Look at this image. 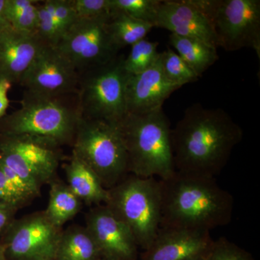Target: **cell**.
<instances>
[{"instance_id":"obj_24","label":"cell","mask_w":260,"mask_h":260,"mask_svg":"<svg viewBox=\"0 0 260 260\" xmlns=\"http://www.w3.org/2000/svg\"><path fill=\"white\" fill-rule=\"evenodd\" d=\"M158 45V42L144 39L131 46L129 55L124 59V68L127 75L139 74L151 67L160 55Z\"/></svg>"},{"instance_id":"obj_7","label":"cell","mask_w":260,"mask_h":260,"mask_svg":"<svg viewBox=\"0 0 260 260\" xmlns=\"http://www.w3.org/2000/svg\"><path fill=\"white\" fill-rule=\"evenodd\" d=\"M123 56L80 73L78 104L82 119L118 124L126 114L128 75Z\"/></svg>"},{"instance_id":"obj_28","label":"cell","mask_w":260,"mask_h":260,"mask_svg":"<svg viewBox=\"0 0 260 260\" xmlns=\"http://www.w3.org/2000/svg\"><path fill=\"white\" fill-rule=\"evenodd\" d=\"M203 260H254L249 252L224 237L213 241Z\"/></svg>"},{"instance_id":"obj_20","label":"cell","mask_w":260,"mask_h":260,"mask_svg":"<svg viewBox=\"0 0 260 260\" xmlns=\"http://www.w3.org/2000/svg\"><path fill=\"white\" fill-rule=\"evenodd\" d=\"M169 44L199 78L218 59L216 48L199 39L171 34Z\"/></svg>"},{"instance_id":"obj_10","label":"cell","mask_w":260,"mask_h":260,"mask_svg":"<svg viewBox=\"0 0 260 260\" xmlns=\"http://www.w3.org/2000/svg\"><path fill=\"white\" fill-rule=\"evenodd\" d=\"M110 15L77 19L58 43L56 49L78 73L107 64L119 55L109 31Z\"/></svg>"},{"instance_id":"obj_33","label":"cell","mask_w":260,"mask_h":260,"mask_svg":"<svg viewBox=\"0 0 260 260\" xmlns=\"http://www.w3.org/2000/svg\"><path fill=\"white\" fill-rule=\"evenodd\" d=\"M11 85L12 84L6 80H0V119L6 115L7 110L9 107L8 91Z\"/></svg>"},{"instance_id":"obj_32","label":"cell","mask_w":260,"mask_h":260,"mask_svg":"<svg viewBox=\"0 0 260 260\" xmlns=\"http://www.w3.org/2000/svg\"><path fill=\"white\" fill-rule=\"evenodd\" d=\"M18 208L0 200V237L14 221Z\"/></svg>"},{"instance_id":"obj_18","label":"cell","mask_w":260,"mask_h":260,"mask_svg":"<svg viewBox=\"0 0 260 260\" xmlns=\"http://www.w3.org/2000/svg\"><path fill=\"white\" fill-rule=\"evenodd\" d=\"M67 184L82 203L88 205L105 204L108 189L95 172L79 158L72 155L63 165Z\"/></svg>"},{"instance_id":"obj_17","label":"cell","mask_w":260,"mask_h":260,"mask_svg":"<svg viewBox=\"0 0 260 260\" xmlns=\"http://www.w3.org/2000/svg\"><path fill=\"white\" fill-rule=\"evenodd\" d=\"M37 35L7 29L0 34V80L19 84L24 73L44 46Z\"/></svg>"},{"instance_id":"obj_31","label":"cell","mask_w":260,"mask_h":260,"mask_svg":"<svg viewBox=\"0 0 260 260\" xmlns=\"http://www.w3.org/2000/svg\"><path fill=\"white\" fill-rule=\"evenodd\" d=\"M0 200L14 205L18 209L25 206L11 183L5 175L1 167H0Z\"/></svg>"},{"instance_id":"obj_16","label":"cell","mask_w":260,"mask_h":260,"mask_svg":"<svg viewBox=\"0 0 260 260\" xmlns=\"http://www.w3.org/2000/svg\"><path fill=\"white\" fill-rule=\"evenodd\" d=\"M179 88L164 75L160 52L158 59L148 69L138 75H128L126 114H147L161 109L168 98Z\"/></svg>"},{"instance_id":"obj_3","label":"cell","mask_w":260,"mask_h":260,"mask_svg":"<svg viewBox=\"0 0 260 260\" xmlns=\"http://www.w3.org/2000/svg\"><path fill=\"white\" fill-rule=\"evenodd\" d=\"M128 158L129 174L167 179L176 172L172 129L164 110L126 114L118 124Z\"/></svg>"},{"instance_id":"obj_12","label":"cell","mask_w":260,"mask_h":260,"mask_svg":"<svg viewBox=\"0 0 260 260\" xmlns=\"http://www.w3.org/2000/svg\"><path fill=\"white\" fill-rule=\"evenodd\" d=\"M80 73L56 47L45 45L26 70L19 85L24 90L51 95L78 93Z\"/></svg>"},{"instance_id":"obj_35","label":"cell","mask_w":260,"mask_h":260,"mask_svg":"<svg viewBox=\"0 0 260 260\" xmlns=\"http://www.w3.org/2000/svg\"><path fill=\"white\" fill-rule=\"evenodd\" d=\"M0 260H8L5 255L4 247L1 244H0Z\"/></svg>"},{"instance_id":"obj_2","label":"cell","mask_w":260,"mask_h":260,"mask_svg":"<svg viewBox=\"0 0 260 260\" xmlns=\"http://www.w3.org/2000/svg\"><path fill=\"white\" fill-rule=\"evenodd\" d=\"M162 211L160 228L210 232L232 220L234 200L215 178L186 175L176 172L159 179Z\"/></svg>"},{"instance_id":"obj_19","label":"cell","mask_w":260,"mask_h":260,"mask_svg":"<svg viewBox=\"0 0 260 260\" xmlns=\"http://www.w3.org/2000/svg\"><path fill=\"white\" fill-rule=\"evenodd\" d=\"M100 251L85 226L70 225L61 232L54 260H102Z\"/></svg>"},{"instance_id":"obj_22","label":"cell","mask_w":260,"mask_h":260,"mask_svg":"<svg viewBox=\"0 0 260 260\" xmlns=\"http://www.w3.org/2000/svg\"><path fill=\"white\" fill-rule=\"evenodd\" d=\"M153 28L151 23L121 12L112 11L109 18V31L119 50L145 39Z\"/></svg>"},{"instance_id":"obj_26","label":"cell","mask_w":260,"mask_h":260,"mask_svg":"<svg viewBox=\"0 0 260 260\" xmlns=\"http://www.w3.org/2000/svg\"><path fill=\"white\" fill-rule=\"evenodd\" d=\"M37 36L46 44L56 47L61 35L54 16V0L39 1Z\"/></svg>"},{"instance_id":"obj_36","label":"cell","mask_w":260,"mask_h":260,"mask_svg":"<svg viewBox=\"0 0 260 260\" xmlns=\"http://www.w3.org/2000/svg\"><path fill=\"white\" fill-rule=\"evenodd\" d=\"M102 260H104V259H102Z\"/></svg>"},{"instance_id":"obj_34","label":"cell","mask_w":260,"mask_h":260,"mask_svg":"<svg viewBox=\"0 0 260 260\" xmlns=\"http://www.w3.org/2000/svg\"><path fill=\"white\" fill-rule=\"evenodd\" d=\"M7 0H0V34L11 28L7 15Z\"/></svg>"},{"instance_id":"obj_8","label":"cell","mask_w":260,"mask_h":260,"mask_svg":"<svg viewBox=\"0 0 260 260\" xmlns=\"http://www.w3.org/2000/svg\"><path fill=\"white\" fill-rule=\"evenodd\" d=\"M63 157L61 145L50 138L0 134V158L39 192L43 186L57 177Z\"/></svg>"},{"instance_id":"obj_25","label":"cell","mask_w":260,"mask_h":260,"mask_svg":"<svg viewBox=\"0 0 260 260\" xmlns=\"http://www.w3.org/2000/svg\"><path fill=\"white\" fill-rule=\"evenodd\" d=\"M160 59L164 75L171 83L179 88L200 79L180 56L171 48L160 52Z\"/></svg>"},{"instance_id":"obj_14","label":"cell","mask_w":260,"mask_h":260,"mask_svg":"<svg viewBox=\"0 0 260 260\" xmlns=\"http://www.w3.org/2000/svg\"><path fill=\"white\" fill-rule=\"evenodd\" d=\"M154 28L180 37L193 38L218 49V43L209 20L193 0H160L152 21Z\"/></svg>"},{"instance_id":"obj_5","label":"cell","mask_w":260,"mask_h":260,"mask_svg":"<svg viewBox=\"0 0 260 260\" xmlns=\"http://www.w3.org/2000/svg\"><path fill=\"white\" fill-rule=\"evenodd\" d=\"M104 205L129 229L138 247L148 249L156 237L161 220L160 180L128 174L108 189Z\"/></svg>"},{"instance_id":"obj_30","label":"cell","mask_w":260,"mask_h":260,"mask_svg":"<svg viewBox=\"0 0 260 260\" xmlns=\"http://www.w3.org/2000/svg\"><path fill=\"white\" fill-rule=\"evenodd\" d=\"M54 8L56 23L62 37L77 20L76 15L70 0H54Z\"/></svg>"},{"instance_id":"obj_29","label":"cell","mask_w":260,"mask_h":260,"mask_svg":"<svg viewBox=\"0 0 260 260\" xmlns=\"http://www.w3.org/2000/svg\"><path fill=\"white\" fill-rule=\"evenodd\" d=\"M77 19L99 18L112 13L110 0H70Z\"/></svg>"},{"instance_id":"obj_1","label":"cell","mask_w":260,"mask_h":260,"mask_svg":"<svg viewBox=\"0 0 260 260\" xmlns=\"http://www.w3.org/2000/svg\"><path fill=\"white\" fill-rule=\"evenodd\" d=\"M171 137L176 172L215 178L242 141L243 131L223 109L195 104L186 109Z\"/></svg>"},{"instance_id":"obj_6","label":"cell","mask_w":260,"mask_h":260,"mask_svg":"<svg viewBox=\"0 0 260 260\" xmlns=\"http://www.w3.org/2000/svg\"><path fill=\"white\" fill-rule=\"evenodd\" d=\"M72 147V155L90 167L107 189L129 174L127 155L118 124L81 119Z\"/></svg>"},{"instance_id":"obj_23","label":"cell","mask_w":260,"mask_h":260,"mask_svg":"<svg viewBox=\"0 0 260 260\" xmlns=\"http://www.w3.org/2000/svg\"><path fill=\"white\" fill-rule=\"evenodd\" d=\"M36 0H7V15L12 28L28 35H37L38 7Z\"/></svg>"},{"instance_id":"obj_4","label":"cell","mask_w":260,"mask_h":260,"mask_svg":"<svg viewBox=\"0 0 260 260\" xmlns=\"http://www.w3.org/2000/svg\"><path fill=\"white\" fill-rule=\"evenodd\" d=\"M82 116L78 95H51L24 90L20 108L0 119V134L32 135L73 145Z\"/></svg>"},{"instance_id":"obj_21","label":"cell","mask_w":260,"mask_h":260,"mask_svg":"<svg viewBox=\"0 0 260 260\" xmlns=\"http://www.w3.org/2000/svg\"><path fill=\"white\" fill-rule=\"evenodd\" d=\"M49 199L46 215L56 226L62 228L78 215L82 201L70 189L67 183L56 177L49 183Z\"/></svg>"},{"instance_id":"obj_27","label":"cell","mask_w":260,"mask_h":260,"mask_svg":"<svg viewBox=\"0 0 260 260\" xmlns=\"http://www.w3.org/2000/svg\"><path fill=\"white\" fill-rule=\"evenodd\" d=\"M160 1V0H110L111 9L112 11L121 12L133 18L152 24Z\"/></svg>"},{"instance_id":"obj_13","label":"cell","mask_w":260,"mask_h":260,"mask_svg":"<svg viewBox=\"0 0 260 260\" xmlns=\"http://www.w3.org/2000/svg\"><path fill=\"white\" fill-rule=\"evenodd\" d=\"M91 234L104 260H138V244L127 226L107 205H95L85 216Z\"/></svg>"},{"instance_id":"obj_11","label":"cell","mask_w":260,"mask_h":260,"mask_svg":"<svg viewBox=\"0 0 260 260\" xmlns=\"http://www.w3.org/2000/svg\"><path fill=\"white\" fill-rule=\"evenodd\" d=\"M62 228L51 223L44 210L15 218L0 237L8 260H54Z\"/></svg>"},{"instance_id":"obj_9","label":"cell","mask_w":260,"mask_h":260,"mask_svg":"<svg viewBox=\"0 0 260 260\" xmlns=\"http://www.w3.org/2000/svg\"><path fill=\"white\" fill-rule=\"evenodd\" d=\"M213 27L218 47L251 48L260 58L259 0H193Z\"/></svg>"},{"instance_id":"obj_15","label":"cell","mask_w":260,"mask_h":260,"mask_svg":"<svg viewBox=\"0 0 260 260\" xmlns=\"http://www.w3.org/2000/svg\"><path fill=\"white\" fill-rule=\"evenodd\" d=\"M213 239L207 231L186 229H162L141 260H203Z\"/></svg>"}]
</instances>
